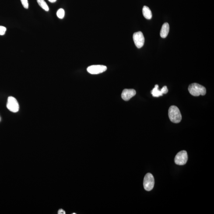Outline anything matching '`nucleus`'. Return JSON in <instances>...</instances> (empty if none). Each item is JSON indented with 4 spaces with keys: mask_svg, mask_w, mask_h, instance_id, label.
I'll use <instances>...</instances> for the list:
<instances>
[{
    "mask_svg": "<svg viewBox=\"0 0 214 214\" xmlns=\"http://www.w3.org/2000/svg\"><path fill=\"white\" fill-rule=\"evenodd\" d=\"M158 85H155V88L151 91V94L153 97H159V96H163V93H162L161 90H158Z\"/></svg>",
    "mask_w": 214,
    "mask_h": 214,
    "instance_id": "9b49d317",
    "label": "nucleus"
},
{
    "mask_svg": "<svg viewBox=\"0 0 214 214\" xmlns=\"http://www.w3.org/2000/svg\"><path fill=\"white\" fill-rule=\"evenodd\" d=\"M6 106L8 110L12 112L16 113L19 111V103L16 99L12 96H10L8 98Z\"/></svg>",
    "mask_w": 214,
    "mask_h": 214,
    "instance_id": "39448f33",
    "label": "nucleus"
},
{
    "mask_svg": "<svg viewBox=\"0 0 214 214\" xmlns=\"http://www.w3.org/2000/svg\"><path fill=\"white\" fill-rule=\"evenodd\" d=\"M107 69V67L105 65H93L88 67L87 71L91 74H98L105 72Z\"/></svg>",
    "mask_w": 214,
    "mask_h": 214,
    "instance_id": "0eeeda50",
    "label": "nucleus"
},
{
    "mask_svg": "<svg viewBox=\"0 0 214 214\" xmlns=\"http://www.w3.org/2000/svg\"><path fill=\"white\" fill-rule=\"evenodd\" d=\"M57 15L58 17L60 19H63L65 16V11L62 8H60L57 11Z\"/></svg>",
    "mask_w": 214,
    "mask_h": 214,
    "instance_id": "ddd939ff",
    "label": "nucleus"
},
{
    "mask_svg": "<svg viewBox=\"0 0 214 214\" xmlns=\"http://www.w3.org/2000/svg\"><path fill=\"white\" fill-rule=\"evenodd\" d=\"M37 2L38 3L39 5L43 9L46 11H48L49 8L48 6L46 3L45 1L44 0H37Z\"/></svg>",
    "mask_w": 214,
    "mask_h": 214,
    "instance_id": "f8f14e48",
    "label": "nucleus"
},
{
    "mask_svg": "<svg viewBox=\"0 0 214 214\" xmlns=\"http://www.w3.org/2000/svg\"><path fill=\"white\" fill-rule=\"evenodd\" d=\"M188 90L190 94L194 96H198L200 95L204 96L206 94L205 88L198 83H194L190 85Z\"/></svg>",
    "mask_w": 214,
    "mask_h": 214,
    "instance_id": "f03ea898",
    "label": "nucleus"
},
{
    "mask_svg": "<svg viewBox=\"0 0 214 214\" xmlns=\"http://www.w3.org/2000/svg\"><path fill=\"white\" fill-rule=\"evenodd\" d=\"M73 214H76V213H73Z\"/></svg>",
    "mask_w": 214,
    "mask_h": 214,
    "instance_id": "6ab92c4d",
    "label": "nucleus"
},
{
    "mask_svg": "<svg viewBox=\"0 0 214 214\" xmlns=\"http://www.w3.org/2000/svg\"><path fill=\"white\" fill-rule=\"evenodd\" d=\"M58 214H65V211H64L63 209H60L59 210L58 212Z\"/></svg>",
    "mask_w": 214,
    "mask_h": 214,
    "instance_id": "f3484780",
    "label": "nucleus"
},
{
    "mask_svg": "<svg viewBox=\"0 0 214 214\" xmlns=\"http://www.w3.org/2000/svg\"><path fill=\"white\" fill-rule=\"evenodd\" d=\"M136 94V91L133 89H125L123 91L121 94L122 99L126 101H128L135 96Z\"/></svg>",
    "mask_w": 214,
    "mask_h": 214,
    "instance_id": "6e6552de",
    "label": "nucleus"
},
{
    "mask_svg": "<svg viewBox=\"0 0 214 214\" xmlns=\"http://www.w3.org/2000/svg\"><path fill=\"white\" fill-rule=\"evenodd\" d=\"M144 187L145 190L150 191L153 189L154 185V178L153 176L150 173L145 175L144 179Z\"/></svg>",
    "mask_w": 214,
    "mask_h": 214,
    "instance_id": "7ed1b4c3",
    "label": "nucleus"
},
{
    "mask_svg": "<svg viewBox=\"0 0 214 214\" xmlns=\"http://www.w3.org/2000/svg\"><path fill=\"white\" fill-rule=\"evenodd\" d=\"M6 28L5 27L0 26V35L3 36L5 34L6 31Z\"/></svg>",
    "mask_w": 214,
    "mask_h": 214,
    "instance_id": "2eb2a0df",
    "label": "nucleus"
},
{
    "mask_svg": "<svg viewBox=\"0 0 214 214\" xmlns=\"http://www.w3.org/2000/svg\"><path fill=\"white\" fill-rule=\"evenodd\" d=\"M188 159L187 152L185 150L181 151L178 152L175 157V163L179 166H183L187 163Z\"/></svg>",
    "mask_w": 214,
    "mask_h": 214,
    "instance_id": "20e7f679",
    "label": "nucleus"
},
{
    "mask_svg": "<svg viewBox=\"0 0 214 214\" xmlns=\"http://www.w3.org/2000/svg\"><path fill=\"white\" fill-rule=\"evenodd\" d=\"M133 39L136 46L138 48H140L144 46L145 39L142 32L138 31L134 33Z\"/></svg>",
    "mask_w": 214,
    "mask_h": 214,
    "instance_id": "423d86ee",
    "label": "nucleus"
},
{
    "mask_svg": "<svg viewBox=\"0 0 214 214\" xmlns=\"http://www.w3.org/2000/svg\"><path fill=\"white\" fill-rule=\"evenodd\" d=\"M21 1L22 5H23V7L27 9L29 7V4L28 2V0H20Z\"/></svg>",
    "mask_w": 214,
    "mask_h": 214,
    "instance_id": "4468645a",
    "label": "nucleus"
},
{
    "mask_svg": "<svg viewBox=\"0 0 214 214\" xmlns=\"http://www.w3.org/2000/svg\"><path fill=\"white\" fill-rule=\"evenodd\" d=\"M169 31V26L168 23H165L162 26L160 31V36L163 38H165L168 36Z\"/></svg>",
    "mask_w": 214,
    "mask_h": 214,
    "instance_id": "1a4fd4ad",
    "label": "nucleus"
},
{
    "mask_svg": "<svg viewBox=\"0 0 214 214\" xmlns=\"http://www.w3.org/2000/svg\"><path fill=\"white\" fill-rule=\"evenodd\" d=\"M142 13L145 19H150L152 18V11L148 6H145L143 8Z\"/></svg>",
    "mask_w": 214,
    "mask_h": 214,
    "instance_id": "9d476101",
    "label": "nucleus"
},
{
    "mask_svg": "<svg viewBox=\"0 0 214 214\" xmlns=\"http://www.w3.org/2000/svg\"><path fill=\"white\" fill-rule=\"evenodd\" d=\"M161 90L162 91V93L163 94H166L167 93H168V89H167V86H163V88H162V89Z\"/></svg>",
    "mask_w": 214,
    "mask_h": 214,
    "instance_id": "dca6fc26",
    "label": "nucleus"
},
{
    "mask_svg": "<svg viewBox=\"0 0 214 214\" xmlns=\"http://www.w3.org/2000/svg\"><path fill=\"white\" fill-rule=\"evenodd\" d=\"M48 1L50 2L54 3L56 2L57 0H48Z\"/></svg>",
    "mask_w": 214,
    "mask_h": 214,
    "instance_id": "a211bd4d",
    "label": "nucleus"
},
{
    "mask_svg": "<svg viewBox=\"0 0 214 214\" xmlns=\"http://www.w3.org/2000/svg\"><path fill=\"white\" fill-rule=\"evenodd\" d=\"M168 115L170 121L175 124L180 123L182 118L179 109L176 106H172L169 107Z\"/></svg>",
    "mask_w": 214,
    "mask_h": 214,
    "instance_id": "f257e3e1",
    "label": "nucleus"
}]
</instances>
